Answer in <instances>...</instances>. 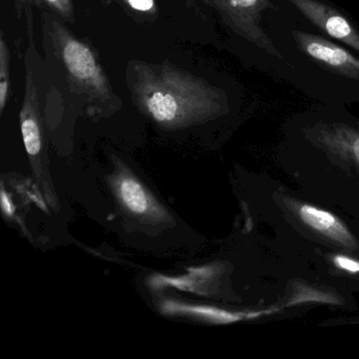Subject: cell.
<instances>
[{
  "instance_id": "cell-1",
  "label": "cell",
  "mask_w": 359,
  "mask_h": 359,
  "mask_svg": "<svg viewBox=\"0 0 359 359\" xmlns=\"http://www.w3.org/2000/svg\"><path fill=\"white\" fill-rule=\"evenodd\" d=\"M129 83L140 110L165 127L187 126L222 111L219 89L172 65L135 62Z\"/></svg>"
},
{
  "instance_id": "cell-2",
  "label": "cell",
  "mask_w": 359,
  "mask_h": 359,
  "mask_svg": "<svg viewBox=\"0 0 359 359\" xmlns=\"http://www.w3.org/2000/svg\"><path fill=\"white\" fill-rule=\"evenodd\" d=\"M48 32L69 81L90 100L109 102L113 98L112 88L93 51L55 20L50 22Z\"/></svg>"
},
{
  "instance_id": "cell-3",
  "label": "cell",
  "mask_w": 359,
  "mask_h": 359,
  "mask_svg": "<svg viewBox=\"0 0 359 359\" xmlns=\"http://www.w3.org/2000/svg\"><path fill=\"white\" fill-rule=\"evenodd\" d=\"M219 13L224 24L239 36L268 53L281 58L262 27V15L274 6L269 0H205Z\"/></svg>"
},
{
  "instance_id": "cell-4",
  "label": "cell",
  "mask_w": 359,
  "mask_h": 359,
  "mask_svg": "<svg viewBox=\"0 0 359 359\" xmlns=\"http://www.w3.org/2000/svg\"><path fill=\"white\" fill-rule=\"evenodd\" d=\"M293 37L302 53L323 68L346 79L359 81V58L348 50L323 37L302 31H294Z\"/></svg>"
},
{
  "instance_id": "cell-5",
  "label": "cell",
  "mask_w": 359,
  "mask_h": 359,
  "mask_svg": "<svg viewBox=\"0 0 359 359\" xmlns=\"http://www.w3.org/2000/svg\"><path fill=\"white\" fill-rule=\"evenodd\" d=\"M306 20L332 39L346 43L359 53V32L340 12L319 0H287Z\"/></svg>"
},
{
  "instance_id": "cell-6",
  "label": "cell",
  "mask_w": 359,
  "mask_h": 359,
  "mask_svg": "<svg viewBox=\"0 0 359 359\" xmlns=\"http://www.w3.org/2000/svg\"><path fill=\"white\" fill-rule=\"evenodd\" d=\"M22 104V133L27 152L37 155L41 149V132L39 123V93L30 70L27 72L26 91Z\"/></svg>"
},
{
  "instance_id": "cell-7",
  "label": "cell",
  "mask_w": 359,
  "mask_h": 359,
  "mask_svg": "<svg viewBox=\"0 0 359 359\" xmlns=\"http://www.w3.org/2000/svg\"><path fill=\"white\" fill-rule=\"evenodd\" d=\"M299 213L302 219L317 232L344 245H354V241L346 226L333 214L317 209L312 205H302Z\"/></svg>"
},
{
  "instance_id": "cell-8",
  "label": "cell",
  "mask_w": 359,
  "mask_h": 359,
  "mask_svg": "<svg viewBox=\"0 0 359 359\" xmlns=\"http://www.w3.org/2000/svg\"><path fill=\"white\" fill-rule=\"evenodd\" d=\"M121 196L134 213L142 214L148 209V197L142 184L136 180L127 178L121 182Z\"/></svg>"
},
{
  "instance_id": "cell-9",
  "label": "cell",
  "mask_w": 359,
  "mask_h": 359,
  "mask_svg": "<svg viewBox=\"0 0 359 359\" xmlns=\"http://www.w3.org/2000/svg\"><path fill=\"white\" fill-rule=\"evenodd\" d=\"M10 95V51L4 33L0 37V111L5 110Z\"/></svg>"
},
{
  "instance_id": "cell-10",
  "label": "cell",
  "mask_w": 359,
  "mask_h": 359,
  "mask_svg": "<svg viewBox=\"0 0 359 359\" xmlns=\"http://www.w3.org/2000/svg\"><path fill=\"white\" fill-rule=\"evenodd\" d=\"M67 22H74L72 0H37Z\"/></svg>"
},
{
  "instance_id": "cell-11",
  "label": "cell",
  "mask_w": 359,
  "mask_h": 359,
  "mask_svg": "<svg viewBox=\"0 0 359 359\" xmlns=\"http://www.w3.org/2000/svg\"><path fill=\"white\" fill-rule=\"evenodd\" d=\"M334 262H335L338 268L342 269V270H346L351 273L359 272V262L346 257V256H336L334 258Z\"/></svg>"
},
{
  "instance_id": "cell-12",
  "label": "cell",
  "mask_w": 359,
  "mask_h": 359,
  "mask_svg": "<svg viewBox=\"0 0 359 359\" xmlns=\"http://www.w3.org/2000/svg\"><path fill=\"white\" fill-rule=\"evenodd\" d=\"M130 7L137 11L148 12L154 9V0H127Z\"/></svg>"
},
{
  "instance_id": "cell-13",
  "label": "cell",
  "mask_w": 359,
  "mask_h": 359,
  "mask_svg": "<svg viewBox=\"0 0 359 359\" xmlns=\"http://www.w3.org/2000/svg\"><path fill=\"white\" fill-rule=\"evenodd\" d=\"M352 150L353 153H354L355 158H356L359 163V136H357L353 140Z\"/></svg>"
},
{
  "instance_id": "cell-14",
  "label": "cell",
  "mask_w": 359,
  "mask_h": 359,
  "mask_svg": "<svg viewBox=\"0 0 359 359\" xmlns=\"http://www.w3.org/2000/svg\"><path fill=\"white\" fill-rule=\"evenodd\" d=\"M3 208L8 214L12 213V211H13L11 203H10L9 199L6 197L5 193H3Z\"/></svg>"
}]
</instances>
